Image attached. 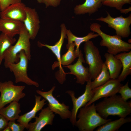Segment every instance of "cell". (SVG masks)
<instances>
[{
  "label": "cell",
  "instance_id": "obj_1",
  "mask_svg": "<svg viewBox=\"0 0 131 131\" xmlns=\"http://www.w3.org/2000/svg\"><path fill=\"white\" fill-rule=\"evenodd\" d=\"M95 106L99 114L106 119L110 115L126 117L131 113V101H125L120 95L116 94L105 98Z\"/></svg>",
  "mask_w": 131,
  "mask_h": 131
},
{
  "label": "cell",
  "instance_id": "obj_2",
  "mask_svg": "<svg viewBox=\"0 0 131 131\" xmlns=\"http://www.w3.org/2000/svg\"><path fill=\"white\" fill-rule=\"evenodd\" d=\"M74 126L80 131H93L95 129L111 120L104 119L97 112L94 103L80 108Z\"/></svg>",
  "mask_w": 131,
  "mask_h": 131
},
{
  "label": "cell",
  "instance_id": "obj_3",
  "mask_svg": "<svg viewBox=\"0 0 131 131\" xmlns=\"http://www.w3.org/2000/svg\"><path fill=\"white\" fill-rule=\"evenodd\" d=\"M101 27L99 24L93 23L90 25V29L101 38L100 45L106 47L108 53L115 56L121 52L131 50V44L123 41L121 37L116 34L111 35L105 33L101 30Z\"/></svg>",
  "mask_w": 131,
  "mask_h": 131
},
{
  "label": "cell",
  "instance_id": "obj_4",
  "mask_svg": "<svg viewBox=\"0 0 131 131\" xmlns=\"http://www.w3.org/2000/svg\"><path fill=\"white\" fill-rule=\"evenodd\" d=\"M16 43L12 45L5 52L4 55V66L8 68L11 64L17 63L19 60V53L24 50L29 60H30L31 44L29 33L25 26L22 29Z\"/></svg>",
  "mask_w": 131,
  "mask_h": 131
},
{
  "label": "cell",
  "instance_id": "obj_5",
  "mask_svg": "<svg viewBox=\"0 0 131 131\" xmlns=\"http://www.w3.org/2000/svg\"><path fill=\"white\" fill-rule=\"evenodd\" d=\"M85 62L88 65L91 80H93L100 72L104 63L99 51L92 41L85 42L83 48Z\"/></svg>",
  "mask_w": 131,
  "mask_h": 131
},
{
  "label": "cell",
  "instance_id": "obj_6",
  "mask_svg": "<svg viewBox=\"0 0 131 131\" xmlns=\"http://www.w3.org/2000/svg\"><path fill=\"white\" fill-rule=\"evenodd\" d=\"M25 88V86L14 85L11 81L0 82V109L12 102H18L24 97L26 95L23 91Z\"/></svg>",
  "mask_w": 131,
  "mask_h": 131
},
{
  "label": "cell",
  "instance_id": "obj_7",
  "mask_svg": "<svg viewBox=\"0 0 131 131\" xmlns=\"http://www.w3.org/2000/svg\"><path fill=\"white\" fill-rule=\"evenodd\" d=\"M19 60L18 62L10 64L8 67L10 71L13 73L15 82H22L28 85H33L38 87L39 84L38 83L32 80L28 76L27 70L29 60L24 50L19 53Z\"/></svg>",
  "mask_w": 131,
  "mask_h": 131
},
{
  "label": "cell",
  "instance_id": "obj_8",
  "mask_svg": "<svg viewBox=\"0 0 131 131\" xmlns=\"http://www.w3.org/2000/svg\"><path fill=\"white\" fill-rule=\"evenodd\" d=\"M107 16H102L96 18L97 20L102 21L107 24L108 26L115 31L116 34L122 38L128 37L130 35V26L131 24V14L124 17L122 15L116 17H112L110 13L106 11Z\"/></svg>",
  "mask_w": 131,
  "mask_h": 131
},
{
  "label": "cell",
  "instance_id": "obj_9",
  "mask_svg": "<svg viewBox=\"0 0 131 131\" xmlns=\"http://www.w3.org/2000/svg\"><path fill=\"white\" fill-rule=\"evenodd\" d=\"M55 88V86H54L48 91L37 90L36 92L47 101L48 106L53 113L58 115L62 119H70L71 111L69 110V106L63 103H60L53 95V92Z\"/></svg>",
  "mask_w": 131,
  "mask_h": 131
},
{
  "label": "cell",
  "instance_id": "obj_10",
  "mask_svg": "<svg viewBox=\"0 0 131 131\" xmlns=\"http://www.w3.org/2000/svg\"><path fill=\"white\" fill-rule=\"evenodd\" d=\"M91 80L87 82L84 93L78 98L75 96L74 92L72 90L67 91L66 93L71 97L73 104V108L71 111V115L70 120L73 126L76 121L78 111L81 108L84 106L92 99L93 93L91 87Z\"/></svg>",
  "mask_w": 131,
  "mask_h": 131
},
{
  "label": "cell",
  "instance_id": "obj_11",
  "mask_svg": "<svg viewBox=\"0 0 131 131\" xmlns=\"http://www.w3.org/2000/svg\"><path fill=\"white\" fill-rule=\"evenodd\" d=\"M122 85L118 79H110L104 84L92 90L93 96L85 106L90 105L101 98H107L116 95Z\"/></svg>",
  "mask_w": 131,
  "mask_h": 131
},
{
  "label": "cell",
  "instance_id": "obj_12",
  "mask_svg": "<svg viewBox=\"0 0 131 131\" xmlns=\"http://www.w3.org/2000/svg\"><path fill=\"white\" fill-rule=\"evenodd\" d=\"M78 58L76 62L73 65H70L64 67L68 68L70 72L66 73L74 75L76 77V82L83 85L85 82L91 80L88 67H84L82 64L85 61L81 50H80Z\"/></svg>",
  "mask_w": 131,
  "mask_h": 131
},
{
  "label": "cell",
  "instance_id": "obj_13",
  "mask_svg": "<svg viewBox=\"0 0 131 131\" xmlns=\"http://www.w3.org/2000/svg\"><path fill=\"white\" fill-rule=\"evenodd\" d=\"M26 17L23 23L29 33L30 39L34 40L40 28V22L39 16L34 8L26 7Z\"/></svg>",
  "mask_w": 131,
  "mask_h": 131
},
{
  "label": "cell",
  "instance_id": "obj_14",
  "mask_svg": "<svg viewBox=\"0 0 131 131\" xmlns=\"http://www.w3.org/2000/svg\"><path fill=\"white\" fill-rule=\"evenodd\" d=\"M39 115L35 117V122L29 123L28 131H40L46 125L53 124L55 115L48 106L42 109Z\"/></svg>",
  "mask_w": 131,
  "mask_h": 131
},
{
  "label": "cell",
  "instance_id": "obj_15",
  "mask_svg": "<svg viewBox=\"0 0 131 131\" xmlns=\"http://www.w3.org/2000/svg\"><path fill=\"white\" fill-rule=\"evenodd\" d=\"M25 5L22 2L12 4L0 12L1 18L23 22L26 16Z\"/></svg>",
  "mask_w": 131,
  "mask_h": 131
},
{
  "label": "cell",
  "instance_id": "obj_16",
  "mask_svg": "<svg viewBox=\"0 0 131 131\" xmlns=\"http://www.w3.org/2000/svg\"><path fill=\"white\" fill-rule=\"evenodd\" d=\"M24 26L23 22L20 21L0 19V32L12 38L19 35Z\"/></svg>",
  "mask_w": 131,
  "mask_h": 131
},
{
  "label": "cell",
  "instance_id": "obj_17",
  "mask_svg": "<svg viewBox=\"0 0 131 131\" xmlns=\"http://www.w3.org/2000/svg\"><path fill=\"white\" fill-rule=\"evenodd\" d=\"M61 27V35L59 40L53 46L50 45L46 44H43L40 41L37 42L38 47H46L49 49L55 54L56 57L58 61L54 62L52 66V68L54 70L57 67L59 63L61 58V48L64 42L65 38H67L66 34V27L65 25L63 23L60 25Z\"/></svg>",
  "mask_w": 131,
  "mask_h": 131
},
{
  "label": "cell",
  "instance_id": "obj_18",
  "mask_svg": "<svg viewBox=\"0 0 131 131\" xmlns=\"http://www.w3.org/2000/svg\"><path fill=\"white\" fill-rule=\"evenodd\" d=\"M35 103L33 109L30 111L19 116L17 120L19 123L23 125L27 129H28L29 122L33 118H35L37 113L41 110L47 103L44 98L41 100V96L35 95Z\"/></svg>",
  "mask_w": 131,
  "mask_h": 131
},
{
  "label": "cell",
  "instance_id": "obj_19",
  "mask_svg": "<svg viewBox=\"0 0 131 131\" xmlns=\"http://www.w3.org/2000/svg\"><path fill=\"white\" fill-rule=\"evenodd\" d=\"M104 57L106 59L104 62L109 72L110 79H117L122 68L121 61L108 52L105 54Z\"/></svg>",
  "mask_w": 131,
  "mask_h": 131
},
{
  "label": "cell",
  "instance_id": "obj_20",
  "mask_svg": "<svg viewBox=\"0 0 131 131\" xmlns=\"http://www.w3.org/2000/svg\"><path fill=\"white\" fill-rule=\"evenodd\" d=\"M103 0H85L81 4L77 5L74 8L76 15L88 13L89 16L96 12L102 6Z\"/></svg>",
  "mask_w": 131,
  "mask_h": 131
},
{
  "label": "cell",
  "instance_id": "obj_21",
  "mask_svg": "<svg viewBox=\"0 0 131 131\" xmlns=\"http://www.w3.org/2000/svg\"><path fill=\"white\" fill-rule=\"evenodd\" d=\"M121 61L122 70L118 79L121 82L131 74V51L121 52L114 56Z\"/></svg>",
  "mask_w": 131,
  "mask_h": 131
},
{
  "label": "cell",
  "instance_id": "obj_22",
  "mask_svg": "<svg viewBox=\"0 0 131 131\" xmlns=\"http://www.w3.org/2000/svg\"><path fill=\"white\" fill-rule=\"evenodd\" d=\"M66 34L68 42L66 45V49H68L70 45L73 42H74L76 48L75 50L76 53L79 54V48L80 44L82 42H85L90 39L96 38L99 36L97 33H94V32H90L87 35L83 37H78L73 34L70 30H66Z\"/></svg>",
  "mask_w": 131,
  "mask_h": 131
},
{
  "label": "cell",
  "instance_id": "obj_23",
  "mask_svg": "<svg viewBox=\"0 0 131 131\" xmlns=\"http://www.w3.org/2000/svg\"><path fill=\"white\" fill-rule=\"evenodd\" d=\"M20 105L18 102L14 101L9 103L7 107L0 109V114L8 121H15L19 117L21 112Z\"/></svg>",
  "mask_w": 131,
  "mask_h": 131
},
{
  "label": "cell",
  "instance_id": "obj_24",
  "mask_svg": "<svg viewBox=\"0 0 131 131\" xmlns=\"http://www.w3.org/2000/svg\"><path fill=\"white\" fill-rule=\"evenodd\" d=\"M131 121L130 117H120L114 121H109L98 127L96 131H115L119 129L124 124Z\"/></svg>",
  "mask_w": 131,
  "mask_h": 131
},
{
  "label": "cell",
  "instance_id": "obj_25",
  "mask_svg": "<svg viewBox=\"0 0 131 131\" xmlns=\"http://www.w3.org/2000/svg\"><path fill=\"white\" fill-rule=\"evenodd\" d=\"M110 76L107 67L104 62L100 73L91 82L92 90L104 84L110 79Z\"/></svg>",
  "mask_w": 131,
  "mask_h": 131
},
{
  "label": "cell",
  "instance_id": "obj_26",
  "mask_svg": "<svg viewBox=\"0 0 131 131\" xmlns=\"http://www.w3.org/2000/svg\"><path fill=\"white\" fill-rule=\"evenodd\" d=\"M16 38H12L5 33L0 34V65L4 60L5 52L16 41Z\"/></svg>",
  "mask_w": 131,
  "mask_h": 131
},
{
  "label": "cell",
  "instance_id": "obj_27",
  "mask_svg": "<svg viewBox=\"0 0 131 131\" xmlns=\"http://www.w3.org/2000/svg\"><path fill=\"white\" fill-rule=\"evenodd\" d=\"M131 4V0H103L102 5L115 8L120 10L122 8L123 6L125 4Z\"/></svg>",
  "mask_w": 131,
  "mask_h": 131
},
{
  "label": "cell",
  "instance_id": "obj_28",
  "mask_svg": "<svg viewBox=\"0 0 131 131\" xmlns=\"http://www.w3.org/2000/svg\"><path fill=\"white\" fill-rule=\"evenodd\" d=\"M118 93L121 94L122 99L125 101L131 98V89L129 87L128 81L124 85H122L120 87Z\"/></svg>",
  "mask_w": 131,
  "mask_h": 131
},
{
  "label": "cell",
  "instance_id": "obj_29",
  "mask_svg": "<svg viewBox=\"0 0 131 131\" xmlns=\"http://www.w3.org/2000/svg\"><path fill=\"white\" fill-rule=\"evenodd\" d=\"M15 121H10L8 122V126L10 129L11 131H23L25 128L23 124L20 123H16Z\"/></svg>",
  "mask_w": 131,
  "mask_h": 131
},
{
  "label": "cell",
  "instance_id": "obj_30",
  "mask_svg": "<svg viewBox=\"0 0 131 131\" xmlns=\"http://www.w3.org/2000/svg\"><path fill=\"white\" fill-rule=\"evenodd\" d=\"M62 0H37L39 3H43L45 4L46 7L52 6L56 7L60 5Z\"/></svg>",
  "mask_w": 131,
  "mask_h": 131
},
{
  "label": "cell",
  "instance_id": "obj_31",
  "mask_svg": "<svg viewBox=\"0 0 131 131\" xmlns=\"http://www.w3.org/2000/svg\"><path fill=\"white\" fill-rule=\"evenodd\" d=\"M21 2V0H0V11L12 4Z\"/></svg>",
  "mask_w": 131,
  "mask_h": 131
},
{
  "label": "cell",
  "instance_id": "obj_32",
  "mask_svg": "<svg viewBox=\"0 0 131 131\" xmlns=\"http://www.w3.org/2000/svg\"><path fill=\"white\" fill-rule=\"evenodd\" d=\"M8 121L0 114V131H3L8 126Z\"/></svg>",
  "mask_w": 131,
  "mask_h": 131
},
{
  "label": "cell",
  "instance_id": "obj_33",
  "mask_svg": "<svg viewBox=\"0 0 131 131\" xmlns=\"http://www.w3.org/2000/svg\"><path fill=\"white\" fill-rule=\"evenodd\" d=\"M131 7H130L129 8L127 9L122 8L119 11L121 13L127 14L129 12L131 11Z\"/></svg>",
  "mask_w": 131,
  "mask_h": 131
},
{
  "label": "cell",
  "instance_id": "obj_34",
  "mask_svg": "<svg viewBox=\"0 0 131 131\" xmlns=\"http://www.w3.org/2000/svg\"><path fill=\"white\" fill-rule=\"evenodd\" d=\"M10 128L8 126H7L3 130V131H11Z\"/></svg>",
  "mask_w": 131,
  "mask_h": 131
}]
</instances>
